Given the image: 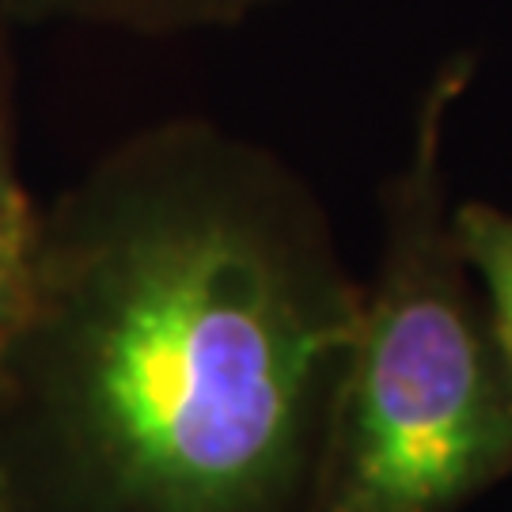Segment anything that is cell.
Segmentation results:
<instances>
[{
    "instance_id": "1",
    "label": "cell",
    "mask_w": 512,
    "mask_h": 512,
    "mask_svg": "<svg viewBox=\"0 0 512 512\" xmlns=\"http://www.w3.org/2000/svg\"><path fill=\"white\" fill-rule=\"evenodd\" d=\"M361 289L277 152L141 129L38 217L0 512H315Z\"/></svg>"
},
{
    "instance_id": "2",
    "label": "cell",
    "mask_w": 512,
    "mask_h": 512,
    "mask_svg": "<svg viewBox=\"0 0 512 512\" xmlns=\"http://www.w3.org/2000/svg\"><path fill=\"white\" fill-rule=\"evenodd\" d=\"M475 61L448 57L384 183L315 512H463L512 478V365L456 243L448 126Z\"/></svg>"
},
{
    "instance_id": "4",
    "label": "cell",
    "mask_w": 512,
    "mask_h": 512,
    "mask_svg": "<svg viewBox=\"0 0 512 512\" xmlns=\"http://www.w3.org/2000/svg\"><path fill=\"white\" fill-rule=\"evenodd\" d=\"M452 228L490 308L497 342L512 365V209L490 202H456Z\"/></svg>"
},
{
    "instance_id": "5",
    "label": "cell",
    "mask_w": 512,
    "mask_h": 512,
    "mask_svg": "<svg viewBox=\"0 0 512 512\" xmlns=\"http://www.w3.org/2000/svg\"><path fill=\"white\" fill-rule=\"evenodd\" d=\"M35 220H0V376L35 304Z\"/></svg>"
},
{
    "instance_id": "6",
    "label": "cell",
    "mask_w": 512,
    "mask_h": 512,
    "mask_svg": "<svg viewBox=\"0 0 512 512\" xmlns=\"http://www.w3.org/2000/svg\"><path fill=\"white\" fill-rule=\"evenodd\" d=\"M35 205L23 190L16 167V148H12V129H8V107L0 92V220H35Z\"/></svg>"
},
{
    "instance_id": "3",
    "label": "cell",
    "mask_w": 512,
    "mask_h": 512,
    "mask_svg": "<svg viewBox=\"0 0 512 512\" xmlns=\"http://www.w3.org/2000/svg\"><path fill=\"white\" fill-rule=\"evenodd\" d=\"M23 16L92 19L129 31H194L228 27L277 0H8Z\"/></svg>"
}]
</instances>
